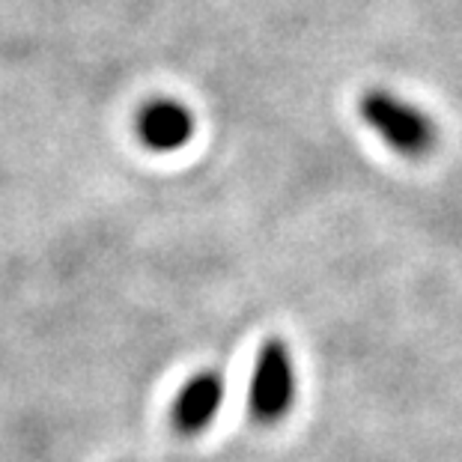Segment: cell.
Returning a JSON list of instances; mask_svg holds the SVG:
<instances>
[{"mask_svg": "<svg viewBox=\"0 0 462 462\" xmlns=\"http://www.w3.org/2000/svg\"><path fill=\"white\" fill-rule=\"evenodd\" d=\"M296 402V364L281 337L265 340L248 385V411L260 424H278Z\"/></svg>", "mask_w": 462, "mask_h": 462, "instance_id": "2", "label": "cell"}, {"mask_svg": "<svg viewBox=\"0 0 462 462\" xmlns=\"http://www.w3.org/2000/svg\"><path fill=\"white\" fill-rule=\"evenodd\" d=\"M224 394H227V388H224V376L218 370L198 373L173 402V427L185 436H198L221 411Z\"/></svg>", "mask_w": 462, "mask_h": 462, "instance_id": "4", "label": "cell"}, {"mask_svg": "<svg viewBox=\"0 0 462 462\" xmlns=\"http://www.w3.org/2000/svg\"><path fill=\"white\" fill-rule=\"evenodd\" d=\"M358 114L379 141L406 159H424L439 141L432 116L391 90H367L358 99Z\"/></svg>", "mask_w": 462, "mask_h": 462, "instance_id": "1", "label": "cell"}, {"mask_svg": "<svg viewBox=\"0 0 462 462\" xmlns=\"http://www.w3.org/2000/svg\"><path fill=\"white\" fill-rule=\"evenodd\" d=\"M141 143L152 152H176L194 137V114L176 99H152L134 120Z\"/></svg>", "mask_w": 462, "mask_h": 462, "instance_id": "3", "label": "cell"}]
</instances>
